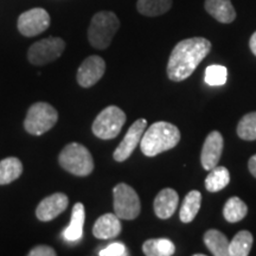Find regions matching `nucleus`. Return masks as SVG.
I'll return each mask as SVG.
<instances>
[{"label":"nucleus","instance_id":"1","mask_svg":"<svg viewBox=\"0 0 256 256\" xmlns=\"http://www.w3.org/2000/svg\"><path fill=\"white\" fill-rule=\"evenodd\" d=\"M211 43L206 38L192 37L180 40L174 48L168 63V78L180 82L190 78L202 60L209 55Z\"/></svg>","mask_w":256,"mask_h":256},{"label":"nucleus","instance_id":"2","mask_svg":"<svg viewBox=\"0 0 256 256\" xmlns=\"http://www.w3.org/2000/svg\"><path fill=\"white\" fill-rule=\"evenodd\" d=\"M180 142V130L174 124L158 121L144 132L140 148L146 156H156L174 148Z\"/></svg>","mask_w":256,"mask_h":256},{"label":"nucleus","instance_id":"3","mask_svg":"<svg viewBox=\"0 0 256 256\" xmlns=\"http://www.w3.org/2000/svg\"><path fill=\"white\" fill-rule=\"evenodd\" d=\"M120 28V20L114 12L101 11L94 14L88 28V40L95 49L104 50Z\"/></svg>","mask_w":256,"mask_h":256},{"label":"nucleus","instance_id":"4","mask_svg":"<svg viewBox=\"0 0 256 256\" xmlns=\"http://www.w3.org/2000/svg\"><path fill=\"white\" fill-rule=\"evenodd\" d=\"M60 168L78 177H87L94 171V159L86 146L78 142L68 144L60 153Z\"/></svg>","mask_w":256,"mask_h":256},{"label":"nucleus","instance_id":"5","mask_svg":"<svg viewBox=\"0 0 256 256\" xmlns=\"http://www.w3.org/2000/svg\"><path fill=\"white\" fill-rule=\"evenodd\" d=\"M58 120V113L46 102H36L28 108L24 120V128L31 136H42L49 132Z\"/></svg>","mask_w":256,"mask_h":256},{"label":"nucleus","instance_id":"6","mask_svg":"<svg viewBox=\"0 0 256 256\" xmlns=\"http://www.w3.org/2000/svg\"><path fill=\"white\" fill-rule=\"evenodd\" d=\"M126 122V114L116 106H110L101 110L92 122V130L96 136L104 140L114 139L119 136Z\"/></svg>","mask_w":256,"mask_h":256},{"label":"nucleus","instance_id":"7","mask_svg":"<svg viewBox=\"0 0 256 256\" xmlns=\"http://www.w3.org/2000/svg\"><path fill=\"white\" fill-rule=\"evenodd\" d=\"M114 214L120 220H132L139 216L142 203L136 191L130 185L120 183L113 188Z\"/></svg>","mask_w":256,"mask_h":256},{"label":"nucleus","instance_id":"8","mask_svg":"<svg viewBox=\"0 0 256 256\" xmlns=\"http://www.w3.org/2000/svg\"><path fill=\"white\" fill-rule=\"evenodd\" d=\"M64 49H66V42L62 38H44L28 48V60L34 66H46L60 58Z\"/></svg>","mask_w":256,"mask_h":256},{"label":"nucleus","instance_id":"9","mask_svg":"<svg viewBox=\"0 0 256 256\" xmlns=\"http://www.w3.org/2000/svg\"><path fill=\"white\" fill-rule=\"evenodd\" d=\"M17 26L23 36L34 37L49 28L50 16L44 8H31L19 16Z\"/></svg>","mask_w":256,"mask_h":256},{"label":"nucleus","instance_id":"10","mask_svg":"<svg viewBox=\"0 0 256 256\" xmlns=\"http://www.w3.org/2000/svg\"><path fill=\"white\" fill-rule=\"evenodd\" d=\"M147 128V121L146 119H138L134 121L132 126L128 128L126 136L122 139V142L119 144V146L116 147V150L114 151V160L118 162H122L124 160H127L132 156L134 150L136 148L140 142H142V138L144 136V132Z\"/></svg>","mask_w":256,"mask_h":256},{"label":"nucleus","instance_id":"11","mask_svg":"<svg viewBox=\"0 0 256 256\" xmlns=\"http://www.w3.org/2000/svg\"><path fill=\"white\" fill-rule=\"evenodd\" d=\"M106 72V62L98 55L89 56L80 66L76 80L82 88H90L96 84Z\"/></svg>","mask_w":256,"mask_h":256},{"label":"nucleus","instance_id":"12","mask_svg":"<svg viewBox=\"0 0 256 256\" xmlns=\"http://www.w3.org/2000/svg\"><path fill=\"white\" fill-rule=\"evenodd\" d=\"M68 204L69 200L66 194L56 192V194H50L38 204L36 209L37 218L42 222H50L63 214L68 208Z\"/></svg>","mask_w":256,"mask_h":256},{"label":"nucleus","instance_id":"13","mask_svg":"<svg viewBox=\"0 0 256 256\" xmlns=\"http://www.w3.org/2000/svg\"><path fill=\"white\" fill-rule=\"evenodd\" d=\"M224 140L218 130H212L206 136L200 153V162L204 170L210 171L218 165L223 152Z\"/></svg>","mask_w":256,"mask_h":256},{"label":"nucleus","instance_id":"14","mask_svg":"<svg viewBox=\"0 0 256 256\" xmlns=\"http://www.w3.org/2000/svg\"><path fill=\"white\" fill-rule=\"evenodd\" d=\"M179 204V196L177 191L171 188H162L156 194L153 202V209L156 217L160 220H168L174 216Z\"/></svg>","mask_w":256,"mask_h":256},{"label":"nucleus","instance_id":"15","mask_svg":"<svg viewBox=\"0 0 256 256\" xmlns=\"http://www.w3.org/2000/svg\"><path fill=\"white\" fill-rule=\"evenodd\" d=\"M122 226H121L120 218L115 214H104L98 217L94 226H92V234L98 240H112L120 235Z\"/></svg>","mask_w":256,"mask_h":256},{"label":"nucleus","instance_id":"16","mask_svg":"<svg viewBox=\"0 0 256 256\" xmlns=\"http://www.w3.org/2000/svg\"><path fill=\"white\" fill-rule=\"evenodd\" d=\"M206 11L222 24H230L235 20L236 11L230 0H206Z\"/></svg>","mask_w":256,"mask_h":256},{"label":"nucleus","instance_id":"17","mask_svg":"<svg viewBox=\"0 0 256 256\" xmlns=\"http://www.w3.org/2000/svg\"><path fill=\"white\" fill-rule=\"evenodd\" d=\"M86 220V210L82 203H76L72 208L70 224L63 230L64 238L68 242H78L83 238V224Z\"/></svg>","mask_w":256,"mask_h":256},{"label":"nucleus","instance_id":"18","mask_svg":"<svg viewBox=\"0 0 256 256\" xmlns=\"http://www.w3.org/2000/svg\"><path fill=\"white\" fill-rule=\"evenodd\" d=\"M204 243L215 256H229V241L223 232L210 229L204 234Z\"/></svg>","mask_w":256,"mask_h":256},{"label":"nucleus","instance_id":"19","mask_svg":"<svg viewBox=\"0 0 256 256\" xmlns=\"http://www.w3.org/2000/svg\"><path fill=\"white\" fill-rule=\"evenodd\" d=\"M202 194L197 190H192L185 196L183 204H182L180 212H179V220L183 223H191L197 216L198 211L200 209Z\"/></svg>","mask_w":256,"mask_h":256},{"label":"nucleus","instance_id":"20","mask_svg":"<svg viewBox=\"0 0 256 256\" xmlns=\"http://www.w3.org/2000/svg\"><path fill=\"white\" fill-rule=\"evenodd\" d=\"M23 174V164L16 156H8L0 162V185L14 182Z\"/></svg>","mask_w":256,"mask_h":256},{"label":"nucleus","instance_id":"21","mask_svg":"<svg viewBox=\"0 0 256 256\" xmlns=\"http://www.w3.org/2000/svg\"><path fill=\"white\" fill-rule=\"evenodd\" d=\"M142 252L146 256H171L174 254L176 247L168 238H151L144 242Z\"/></svg>","mask_w":256,"mask_h":256},{"label":"nucleus","instance_id":"22","mask_svg":"<svg viewBox=\"0 0 256 256\" xmlns=\"http://www.w3.org/2000/svg\"><path fill=\"white\" fill-rule=\"evenodd\" d=\"M172 8V0H138L136 8L146 17H158L165 14Z\"/></svg>","mask_w":256,"mask_h":256},{"label":"nucleus","instance_id":"23","mask_svg":"<svg viewBox=\"0 0 256 256\" xmlns=\"http://www.w3.org/2000/svg\"><path fill=\"white\" fill-rule=\"evenodd\" d=\"M230 183V174L224 166H216L210 170L209 176L206 178V188L209 192H218L226 188Z\"/></svg>","mask_w":256,"mask_h":256},{"label":"nucleus","instance_id":"24","mask_svg":"<svg viewBox=\"0 0 256 256\" xmlns=\"http://www.w3.org/2000/svg\"><path fill=\"white\" fill-rule=\"evenodd\" d=\"M252 232L248 230H241L234 236V238L229 242V256H248L252 247Z\"/></svg>","mask_w":256,"mask_h":256},{"label":"nucleus","instance_id":"25","mask_svg":"<svg viewBox=\"0 0 256 256\" xmlns=\"http://www.w3.org/2000/svg\"><path fill=\"white\" fill-rule=\"evenodd\" d=\"M247 204L238 197H232L226 200L223 208V216L226 222L238 223L247 216Z\"/></svg>","mask_w":256,"mask_h":256},{"label":"nucleus","instance_id":"26","mask_svg":"<svg viewBox=\"0 0 256 256\" xmlns=\"http://www.w3.org/2000/svg\"><path fill=\"white\" fill-rule=\"evenodd\" d=\"M238 136L242 140H256V112L246 114L238 124Z\"/></svg>","mask_w":256,"mask_h":256},{"label":"nucleus","instance_id":"27","mask_svg":"<svg viewBox=\"0 0 256 256\" xmlns=\"http://www.w3.org/2000/svg\"><path fill=\"white\" fill-rule=\"evenodd\" d=\"M206 83L211 87H218L226 83L228 80V69L224 66L212 64L206 69Z\"/></svg>","mask_w":256,"mask_h":256},{"label":"nucleus","instance_id":"28","mask_svg":"<svg viewBox=\"0 0 256 256\" xmlns=\"http://www.w3.org/2000/svg\"><path fill=\"white\" fill-rule=\"evenodd\" d=\"M98 255L100 256H126L128 255V252L124 243L114 242L108 246V247L102 249V250L98 252Z\"/></svg>","mask_w":256,"mask_h":256},{"label":"nucleus","instance_id":"29","mask_svg":"<svg viewBox=\"0 0 256 256\" xmlns=\"http://www.w3.org/2000/svg\"><path fill=\"white\" fill-rule=\"evenodd\" d=\"M30 256H55L56 252L55 249L49 247V246H37V247L32 248L30 252H28Z\"/></svg>","mask_w":256,"mask_h":256},{"label":"nucleus","instance_id":"30","mask_svg":"<svg viewBox=\"0 0 256 256\" xmlns=\"http://www.w3.org/2000/svg\"><path fill=\"white\" fill-rule=\"evenodd\" d=\"M248 168H249V172H250L252 177L256 178V154H254L250 159H249Z\"/></svg>","mask_w":256,"mask_h":256},{"label":"nucleus","instance_id":"31","mask_svg":"<svg viewBox=\"0 0 256 256\" xmlns=\"http://www.w3.org/2000/svg\"><path fill=\"white\" fill-rule=\"evenodd\" d=\"M249 48H250L252 52L256 56V31L252 34L250 40H249Z\"/></svg>","mask_w":256,"mask_h":256}]
</instances>
